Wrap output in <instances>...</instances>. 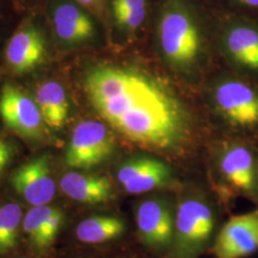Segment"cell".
I'll return each instance as SVG.
<instances>
[{
    "label": "cell",
    "mask_w": 258,
    "mask_h": 258,
    "mask_svg": "<svg viewBox=\"0 0 258 258\" xmlns=\"http://www.w3.org/2000/svg\"><path fill=\"white\" fill-rule=\"evenodd\" d=\"M212 101L222 122L236 139L258 140V84L230 72L217 79Z\"/></svg>",
    "instance_id": "3957f363"
},
{
    "label": "cell",
    "mask_w": 258,
    "mask_h": 258,
    "mask_svg": "<svg viewBox=\"0 0 258 258\" xmlns=\"http://www.w3.org/2000/svg\"><path fill=\"white\" fill-rule=\"evenodd\" d=\"M62 221H63L62 212L55 208V211L47 219L46 223L43 227L41 237H40L39 248H45L54 241L57 232L59 231Z\"/></svg>",
    "instance_id": "44dd1931"
},
{
    "label": "cell",
    "mask_w": 258,
    "mask_h": 258,
    "mask_svg": "<svg viewBox=\"0 0 258 258\" xmlns=\"http://www.w3.org/2000/svg\"><path fill=\"white\" fill-rule=\"evenodd\" d=\"M51 20L55 37L64 46H83L97 36L91 17L72 2L57 3L52 10Z\"/></svg>",
    "instance_id": "4fadbf2b"
},
{
    "label": "cell",
    "mask_w": 258,
    "mask_h": 258,
    "mask_svg": "<svg viewBox=\"0 0 258 258\" xmlns=\"http://www.w3.org/2000/svg\"><path fill=\"white\" fill-rule=\"evenodd\" d=\"M0 117L6 127L21 138L43 137L45 123L37 102L11 83H6L0 92Z\"/></svg>",
    "instance_id": "ba28073f"
},
{
    "label": "cell",
    "mask_w": 258,
    "mask_h": 258,
    "mask_svg": "<svg viewBox=\"0 0 258 258\" xmlns=\"http://www.w3.org/2000/svg\"><path fill=\"white\" fill-rule=\"evenodd\" d=\"M86 96L99 116L122 137L159 150L188 137L192 116L167 83L133 66L99 64L84 77Z\"/></svg>",
    "instance_id": "6da1fadb"
},
{
    "label": "cell",
    "mask_w": 258,
    "mask_h": 258,
    "mask_svg": "<svg viewBox=\"0 0 258 258\" xmlns=\"http://www.w3.org/2000/svg\"><path fill=\"white\" fill-rule=\"evenodd\" d=\"M22 210L17 203H7L0 207V253L14 249L18 242Z\"/></svg>",
    "instance_id": "d6986e66"
},
{
    "label": "cell",
    "mask_w": 258,
    "mask_h": 258,
    "mask_svg": "<svg viewBox=\"0 0 258 258\" xmlns=\"http://www.w3.org/2000/svg\"><path fill=\"white\" fill-rule=\"evenodd\" d=\"M59 187L66 196L79 203H104L113 196L110 180L104 176L70 171L61 177Z\"/></svg>",
    "instance_id": "9a60e30c"
},
{
    "label": "cell",
    "mask_w": 258,
    "mask_h": 258,
    "mask_svg": "<svg viewBox=\"0 0 258 258\" xmlns=\"http://www.w3.org/2000/svg\"><path fill=\"white\" fill-rule=\"evenodd\" d=\"M156 46L164 63L184 78L197 74L205 60L203 29L187 0H166L157 18Z\"/></svg>",
    "instance_id": "7a4b0ae2"
},
{
    "label": "cell",
    "mask_w": 258,
    "mask_h": 258,
    "mask_svg": "<svg viewBox=\"0 0 258 258\" xmlns=\"http://www.w3.org/2000/svg\"><path fill=\"white\" fill-rule=\"evenodd\" d=\"M20 258H26V257H20Z\"/></svg>",
    "instance_id": "484cf974"
},
{
    "label": "cell",
    "mask_w": 258,
    "mask_h": 258,
    "mask_svg": "<svg viewBox=\"0 0 258 258\" xmlns=\"http://www.w3.org/2000/svg\"><path fill=\"white\" fill-rule=\"evenodd\" d=\"M78 2L84 4V5H88V6H91V5H95L99 2V0H77Z\"/></svg>",
    "instance_id": "cb8c5ba5"
},
{
    "label": "cell",
    "mask_w": 258,
    "mask_h": 258,
    "mask_svg": "<svg viewBox=\"0 0 258 258\" xmlns=\"http://www.w3.org/2000/svg\"><path fill=\"white\" fill-rule=\"evenodd\" d=\"M47 54V42L41 30L26 24L12 36L5 50V58L13 72L23 75L41 64Z\"/></svg>",
    "instance_id": "8fae6325"
},
{
    "label": "cell",
    "mask_w": 258,
    "mask_h": 258,
    "mask_svg": "<svg viewBox=\"0 0 258 258\" xmlns=\"http://www.w3.org/2000/svg\"><path fill=\"white\" fill-rule=\"evenodd\" d=\"M139 233L152 248L172 245L174 217L166 202L161 199H146L139 204L135 212Z\"/></svg>",
    "instance_id": "5bb4252c"
},
{
    "label": "cell",
    "mask_w": 258,
    "mask_h": 258,
    "mask_svg": "<svg viewBox=\"0 0 258 258\" xmlns=\"http://www.w3.org/2000/svg\"><path fill=\"white\" fill-rule=\"evenodd\" d=\"M11 184L33 206L50 203L56 189L51 171V157L43 154L19 166L12 174Z\"/></svg>",
    "instance_id": "30bf717a"
},
{
    "label": "cell",
    "mask_w": 258,
    "mask_h": 258,
    "mask_svg": "<svg viewBox=\"0 0 258 258\" xmlns=\"http://www.w3.org/2000/svg\"><path fill=\"white\" fill-rule=\"evenodd\" d=\"M218 168L223 181L234 194L258 204L257 147L235 139L222 148Z\"/></svg>",
    "instance_id": "8992f818"
},
{
    "label": "cell",
    "mask_w": 258,
    "mask_h": 258,
    "mask_svg": "<svg viewBox=\"0 0 258 258\" xmlns=\"http://www.w3.org/2000/svg\"><path fill=\"white\" fill-rule=\"evenodd\" d=\"M11 158L12 149L10 148L9 144L0 136V174L8 166Z\"/></svg>",
    "instance_id": "603a6c76"
},
{
    "label": "cell",
    "mask_w": 258,
    "mask_h": 258,
    "mask_svg": "<svg viewBox=\"0 0 258 258\" xmlns=\"http://www.w3.org/2000/svg\"><path fill=\"white\" fill-rule=\"evenodd\" d=\"M212 250L216 258H244L258 251V209L231 216L218 232Z\"/></svg>",
    "instance_id": "9c48e42d"
},
{
    "label": "cell",
    "mask_w": 258,
    "mask_h": 258,
    "mask_svg": "<svg viewBox=\"0 0 258 258\" xmlns=\"http://www.w3.org/2000/svg\"><path fill=\"white\" fill-rule=\"evenodd\" d=\"M170 167L153 157L138 156L125 161L117 171L118 182L131 194L151 191L169 182Z\"/></svg>",
    "instance_id": "7c38bea8"
},
{
    "label": "cell",
    "mask_w": 258,
    "mask_h": 258,
    "mask_svg": "<svg viewBox=\"0 0 258 258\" xmlns=\"http://www.w3.org/2000/svg\"><path fill=\"white\" fill-rule=\"evenodd\" d=\"M125 231L124 222L115 216H92L81 222L76 236L83 243L101 244L120 236Z\"/></svg>",
    "instance_id": "e0dca14e"
},
{
    "label": "cell",
    "mask_w": 258,
    "mask_h": 258,
    "mask_svg": "<svg viewBox=\"0 0 258 258\" xmlns=\"http://www.w3.org/2000/svg\"><path fill=\"white\" fill-rule=\"evenodd\" d=\"M113 150V138L104 123L83 120L72 131L65 152V164L78 169L91 168L106 161Z\"/></svg>",
    "instance_id": "52a82bcc"
},
{
    "label": "cell",
    "mask_w": 258,
    "mask_h": 258,
    "mask_svg": "<svg viewBox=\"0 0 258 258\" xmlns=\"http://www.w3.org/2000/svg\"><path fill=\"white\" fill-rule=\"evenodd\" d=\"M55 209L54 207L47 205L33 206V208L24 216L23 230L27 234L29 239L37 248L40 246V237L43 227Z\"/></svg>",
    "instance_id": "ffe728a7"
},
{
    "label": "cell",
    "mask_w": 258,
    "mask_h": 258,
    "mask_svg": "<svg viewBox=\"0 0 258 258\" xmlns=\"http://www.w3.org/2000/svg\"><path fill=\"white\" fill-rule=\"evenodd\" d=\"M34 100L46 126L54 130L64 126L69 115V102L60 83L54 81L41 83L37 87Z\"/></svg>",
    "instance_id": "2e32d148"
},
{
    "label": "cell",
    "mask_w": 258,
    "mask_h": 258,
    "mask_svg": "<svg viewBox=\"0 0 258 258\" xmlns=\"http://www.w3.org/2000/svg\"><path fill=\"white\" fill-rule=\"evenodd\" d=\"M231 2L242 10L243 16L258 18V0H231Z\"/></svg>",
    "instance_id": "7402d4cb"
},
{
    "label": "cell",
    "mask_w": 258,
    "mask_h": 258,
    "mask_svg": "<svg viewBox=\"0 0 258 258\" xmlns=\"http://www.w3.org/2000/svg\"><path fill=\"white\" fill-rule=\"evenodd\" d=\"M215 227L211 206L200 197L182 200L174 217V258H196L209 244Z\"/></svg>",
    "instance_id": "5b68a950"
},
{
    "label": "cell",
    "mask_w": 258,
    "mask_h": 258,
    "mask_svg": "<svg viewBox=\"0 0 258 258\" xmlns=\"http://www.w3.org/2000/svg\"><path fill=\"white\" fill-rule=\"evenodd\" d=\"M112 13L121 31L133 34L141 27L147 16V0H111Z\"/></svg>",
    "instance_id": "ac0fdd59"
},
{
    "label": "cell",
    "mask_w": 258,
    "mask_h": 258,
    "mask_svg": "<svg viewBox=\"0 0 258 258\" xmlns=\"http://www.w3.org/2000/svg\"><path fill=\"white\" fill-rule=\"evenodd\" d=\"M257 177H258V148H257Z\"/></svg>",
    "instance_id": "d4e9b609"
},
{
    "label": "cell",
    "mask_w": 258,
    "mask_h": 258,
    "mask_svg": "<svg viewBox=\"0 0 258 258\" xmlns=\"http://www.w3.org/2000/svg\"><path fill=\"white\" fill-rule=\"evenodd\" d=\"M218 48L231 73L258 84V18L229 17L219 30Z\"/></svg>",
    "instance_id": "277c9868"
}]
</instances>
